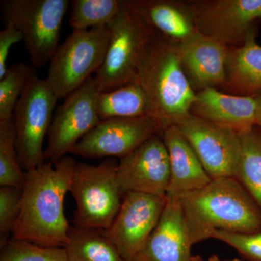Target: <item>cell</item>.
I'll return each instance as SVG.
<instances>
[{
    "mask_svg": "<svg viewBox=\"0 0 261 261\" xmlns=\"http://www.w3.org/2000/svg\"><path fill=\"white\" fill-rule=\"evenodd\" d=\"M162 137L169 156L171 177L166 197L177 198L206 186L212 178L177 126L163 130Z\"/></svg>",
    "mask_w": 261,
    "mask_h": 261,
    "instance_id": "ac0fdd59",
    "label": "cell"
},
{
    "mask_svg": "<svg viewBox=\"0 0 261 261\" xmlns=\"http://www.w3.org/2000/svg\"><path fill=\"white\" fill-rule=\"evenodd\" d=\"M177 126L212 179L235 178L242 153L238 132L191 113Z\"/></svg>",
    "mask_w": 261,
    "mask_h": 261,
    "instance_id": "8fae6325",
    "label": "cell"
},
{
    "mask_svg": "<svg viewBox=\"0 0 261 261\" xmlns=\"http://www.w3.org/2000/svg\"><path fill=\"white\" fill-rule=\"evenodd\" d=\"M76 162L65 157L55 163L44 162L25 171L21 207L13 238L44 247H65L70 226L64 214Z\"/></svg>",
    "mask_w": 261,
    "mask_h": 261,
    "instance_id": "6da1fadb",
    "label": "cell"
},
{
    "mask_svg": "<svg viewBox=\"0 0 261 261\" xmlns=\"http://www.w3.org/2000/svg\"><path fill=\"white\" fill-rule=\"evenodd\" d=\"M211 238L232 247L247 261H261V232L240 233L216 231Z\"/></svg>",
    "mask_w": 261,
    "mask_h": 261,
    "instance_id": "f1b7e54d",
    "label": "cell"
},
{
    "mask_svg": "<svg viewBox=\"0 0 261 261\" xmlns=\"http://www.w3.org/2000/svg\"><path fill=\"white\" fill-rule=\"evenodd\" d=\"M68 237V261H126L102 230L70 226Z\"/></svg>",
    "mask_w": 261,
    "mask_h": 261,
    "instance_id": "7402d4cb",
    "label": "cell"
},
{
    "mask_svg": "<svg viewBox=\"0 0 261 261\" xmlns=\"http://www.w3.org/2000/svg\"><path fill=\"white\" fill-rule=\"evenodd\" d=\"M34 74L32 67L23 63L8 68L0 80V122L13 120L15 106Z\"/></svg>",
    "mask_w": 261,
    "mask_h": 261,
    "instance_id": "484cf974",
    "label": "cell"
},
{
    "mask_svg": "<svg viewBox=\"0 0 261 261\" xmlns=\"http://www.w3.org/2000/svg\"><path fill=\"white\" fill-rule=\"evenodd\" d=\"M222 92L232 95L251 97L261 92V46L255 40L253 27L243 45L228 48L226 82Z\"/></svg>",
    "mask_w": 261,
    "mask_h": 261,
    "instance_id": "ffe728a7",
    "label": "cell"
},
{
    "mask_svg": "<svg viewBox=\"0 0 261 261\" xmlns=\"http://www.w3.org/2000/svg\"><path fill=\"white\" fill-rule=\"evenodd\" d=\"M177 198L192 245L216 231L261 232L260 209L236 178L212 179Z\"/></svg>",
    "mask_w": 261,
    "mask_h": 261,
    "instance_id": "7a4b0ae2",
    "label": "cell"
},
{
    "mask_svg": "<svg viewBox=\"0 0 261 261\" xmlns=\"http://www.w3.org/2000/svg\"><path fill=\"white\" fill-rule=\"evenodd\" d=\"M108 28L111 36L107 53L95 75L102 92L138 83L141 60L156 34L127 0H122L119 13Z\"/></svg>",
    "mask_w": 261,
    "mask_h": 261,
    "instance_id": "5b68a950",
    "label": "cell"
},
{
    "mask_svg": "<svg viewBox=\"0 0 261 261\" xmlns=\"http://www.w3.org/2000/svg\"><path fill=\"white\" fill-rule=\"evenodd\" d=\"M69 23L73 32L108 27L119 13L122 0H73Z\"/></svg>",
    "mask_w": 261,
    "mask_h": 261,
    "instance_id": "cb8c5ba5",
    "label": "cell"
},
{
    "mask_svg": "<svg viewBox=\"0 0 261 261\" xmlns=\"http://www.w3.org/2000/svg\"><path fill=\"white\" fill-rule=\"evenodd\" d=\"M178 198H168L157 227L132 261H189L192 246Z\"/></svg>",
    "mask_w": 261,
    "mask_h": 261,
    "instance_id": "2e32d148",
    "label": "cell"
},
{
    "mask_svg": "<svg viewBox=\"0 0 261 261\" xmlns=\"http://www.w3.org/2000/svg\"><path fill=\"white\" fill-rule=\"evenodd\" d=\"M23 41V36L15 25L7 23L6 27L0 32V80L8 70V57L12 46Z\"/></svg>",
    "mask_w": 261,
    "mask_h": 261,
    "instance_id": "f546056e",
    "label": "cell"
},
{
    "mask_svg": "<svg viewBox=\"0 0 261 261\" xmlns=\"http://www.w3.org/2000/svg\"><path fill=\"white\" fill-rule=\"evenodd\" d=\"M167 197L140 192L123 195L120 210L105 235L123 258L132 261L159 224Z\"/></svg>",
    "mask_w": 261,
    "mask_h": 261,
    "instance_id": "30bf717a",
    "label": "cell"
},
{
    "mask_svg": "<svg viewBox=\"0 0 261 261\" xmlns=\"http://www.w3.org/2000/svg\"><path fill=\"white\" fill-rule=\"evenodd\" d=\"M19 161L13 120L0 122V185L23 188L25 172Z\"/></svg>",
    "mask_w": 261,
    "mask_h": 261,
    "instance_id": "d4e9b609",
    "label": "cell"
},
{
    "mask_svg": "<svg viewBox=\"0 0 261 261\" xmlns=\"http://www.w3.org/2000/svg\"><path fill=\"white\" fill-rule=\"evenodd\" d=\"M108 27L73 32L58 46L45 80L58 99H65L97 73L109 43Z\"/></svg>",
    "mask_w": 261,
    "mask_h": 261,
    "instance_id": "8992f818",
    "label": "cell"
},
{
    "mask_svg": "<svg viewBox=\"0 0 261 261\" xmlns=\"http://www.w3.org/2000/svg\"><path fill=\"white\" fill-rule=\"evenodd\" d=\"M256 100V113H255V126L261 128V92L255 95Z\"/></svg>",
    "mask_w": 261,
    "mask_h": 261,
    "instance_id": "4dcf8cb0",
    "label": "cell"
},
{
    "mask_svg": "<svg viewBox=\"0 0 261 261\" xmlns=\"http://www.w3.org/2000/svg\"><path fill=\"white\" fill-rule=\"evenodd\" d=\"M1 247L0 261H68L65 247L42 246L13 237Z\"/></svg>",
    "mask_w": 261,
    "mask_h": 261,
    "instance_id": "4316f807",
    "label": "cell"
},
{
    "mask_svg": "<svg viewBox=\"0 0 261 261\" xmlns=\"http://www.w3.org/2000/svg\"><path fill=\"white\" fill-rule=\"evenodd\" d=\"M190 113L240 133L255 126L256 100L255 96L243 97L206 89L196 94Z\"/></svg>",
    "mask_w": 261,
    "mask_h": 261,
    "instance_id": "e0dca14e",
    "label": "cell"
},
{
    "mask_svg": "<svg viewBox=\"0 0 261 261\" xmlns=\"http://www.w3.org/2000/svg\"><path fill=\"white\" fill-rule=\"evenodd\" d=\"M118 164L108 159L97 166L76 163L69 192L76 204L75 227L106 231L116 219L122 204Z\"/></svg>",
    "mask_w": 261,
    "mask_h": 261,
    "instance_id": "277c9868",
    "label": "cell"
},
{
    "mask_svg": "<svg viewBox=\"0 0 261 261\" xmlns=\"http://www.w3.org/2000/svg\"><path fill=\"white\" fill-rule=\"evenodd\" d=\"M97 108L101 121L151 116L148 99L139 83L128 84L101 92Z\"/></svg>",
    "mask_w": 261,
    "mask_h": 261,
    "instance_id": "44dd1931",
    "label": "cell"
},
{
    "mask_svg": "<svg viewBox=\"0 0 261 261\" xmlns=\"http://www.w3.org/2000/svg\"><path fill=\"white\" fill-rule=\"evenodd\" d=\"M189 261H241L239 259L234 258L232 260H221L219 257L216 255H212L211 257H209L207 260H203L202 257L200 256H192L190 257V260Z\"/></svg>",
    "mask_w": 261,
    "mask_h": 261,
    "instance_id": "1f68e13d",
    "label": "cell"
},
{
    "mask_svg": "<svg viewBox=\"0 0 261 261\" xmlns=\"http://www.w3.org/2000/svg\"><path fill=\"white\" fill-rule=\"evenodd\" d=\"M7 23L22 33L33 66L50 61L59 46L68 0H7L2 3Z\"/></svg>",
    "mask_w": 261,
    "mask_h": 261,
    "instance_id": "52a82bcc",
    "label": "cell"
},
{
    "mask_svg": "<svg viewBox=\"0 0 261 261\" xmlns=\"http://www.w3.org/2000/svg\"><path fill=\"white\" fill-rule=\"evenodd\" d=\"M97 77L92 76L65 97L53 116L44 161L55 163L70 152L81 140L101 121L98 97L102 92Z\"/></svg>",
    "mask_w": 261,
    "mask_h": 261,
    "instance_id": "9c48e42d",
    "label": "cell"
},
{
    "mask_svg": "<svg viewBox=\"0 0 261 261\" xmlns=\"http://www.w3.org/2000/svg\"><path fill=\"white\" fill-rule=\"evenodd\" d=\"M171 177L169 156L162 135L151 137L120 160L117 180L123 195L140 192L167 197Z\"/></svg>",
    "mask_w": 261,
    "mask_h": 261,
    "instance_id": "5bb4252c",
    "label": "cell"
},
{
    "mask_svg": "<svg viewBox=\"0 0 261 261\" xmlns=\"http://www.w3.org/2000/svg\"><path fill=\"white\" fill-rule=\"evenodd\" d=\"M58 100L46 80L35 73L15 106L13 122L17 152L25 172L45 161L43 143Z\"/></svg>",
    "mask_w": 261,
    "mask_h": 261,
    "instance_id": "ba28073f",
    "label": "cell"
},
{
    "mask_svg": "<svg viewBox=\"0 0 261 261\" xmlns=\"http://www.w3.org/2000/svg\"><path fill=\"white\" fill-rule=\"evenodd\" d=\"M128 5L154 32L177 44L198 32L188 1L127 0Z\"/></svg>",
    "mask_w": 261,
    "mask_h": 261,
    "instance_id": "d6986e66",
    "label": "cell"
},
{
    "mask_svg": "<svg viewBox=\"0 0 261 261\" xmlns=\"http://www.w3.org/2000/svg\"><path fill=\"white\" fill-rule=\"evenodd\" d=\"M238 135L242 153L235 178L261 211V132L255 126Z\"/></svg>",
    "mask_w": 261,
    "mask_h": 261,
    "instance_id": "603a6c76",
    "label": "cell"
},
{
    "mask_svg": "<svg viewBox=\"0 0 261 261\" xmlns=\"http://www.w3.org/2000/svg\"><path fill=\"white\" fill-rule=\"evenodd\" d=\"M23 188L4 186L0 188V236L1 246L8 233L13 232L21 207Z\"/></svg>",
    "mask_w": 261,
    "mask_h": 261,
    "instance_id": "83f0119b",
    "label": "cell"
},
{
    "mask_svg": "<svg viewBox=\"0 0 261 261\" xmlns=\"http://www.w3.org/2000/svg\"><path fill=\"white\" fill-rule=\"evenodd\" d=\"M228 48L199 32L178 44L182 68L196 92L223 88Z\"/></svg>",
    "mask_w": 261,
    "mask_h": 261,
    "instance_id": "9a60e30c",
    "label": "cell"
},
{
    "mask_svg": "<svg viewBox=\"0 0 261 261\" xmlns=\"http://www.w3.org/2000/svg\"><path fill=\"white\" fill-rule=\"evenodd\" d=\"M138 83L162 132L190 116L197 92L182 68L177 43L156 33L141 60Z\"/></svg>",
    "mask_w": 261,
    "mask_h": 261,
    "instance_id": "3957f363",
    "label": "cell"
},
{
    "mask_svg": "<svg viewBox=\"0 0 261 261\" xmlns=\"http://www.w3.org/2000/svg\"><path fill=\"white\" fill-rule=\"evenodd\" d=\"M156 135H162V130L151 116L104 120L84 136L71 153L85 159H121Z\"/></svg>",
    "mask_w": 261,
    "mask_h": 261,
    "instance_id": "7c38bea8",
    "label": "cell"
},
{
    "mask_svg": "<svg viewBox=\"0 0 261 261\" xmlns=\"http://www.w3.org/2000/svg\"><path fill=\"white\" fill-rule=\"evenodd\" d=\"M188 2L197 31L228 47L243 45L252 23L261 19V0Z\"/></svg>",
    "mask_w": 261,
    "mask_h": 261,
    "instance_id": "4fadbf2b",
    "label": "cell"
}]
</instances>
